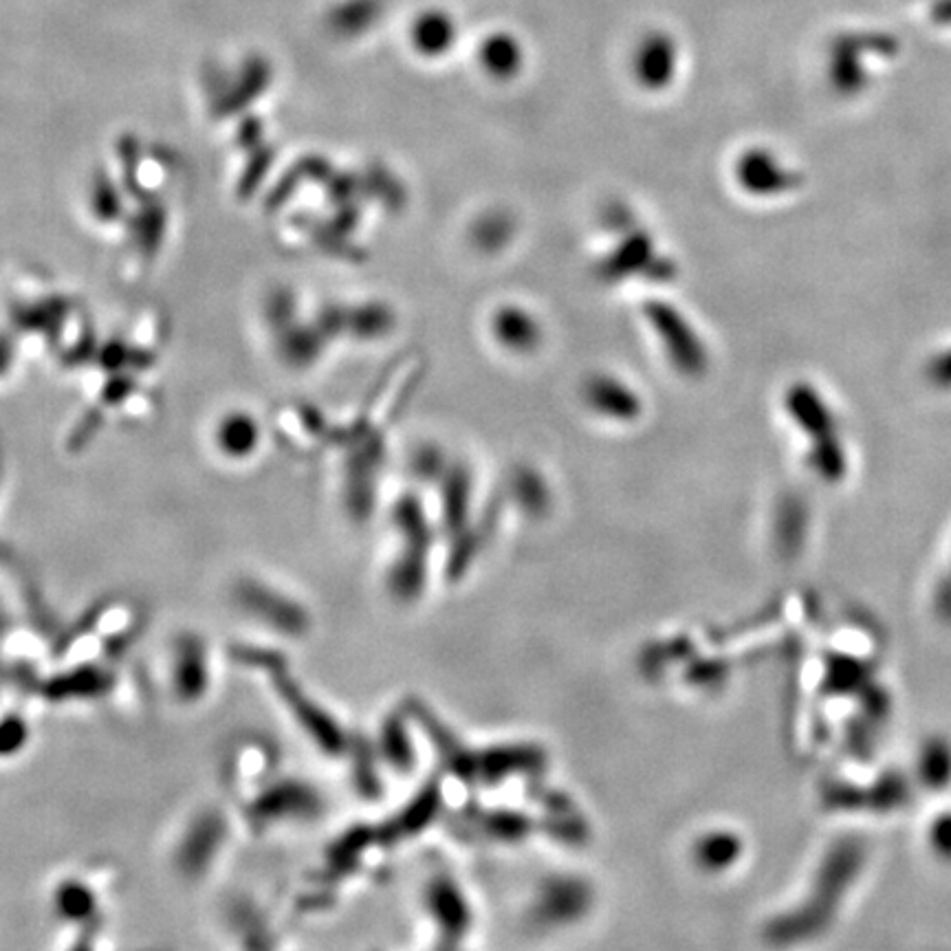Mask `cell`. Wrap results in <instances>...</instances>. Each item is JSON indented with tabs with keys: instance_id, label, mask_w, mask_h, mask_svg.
I'll use <instances>...</instances> for the list:
<instances>
[{
	"instance_id": "1",
	"label": "cell",
	"mask_w": 951,
	"mask_h": 951,
	"mask_svg": "<svg viewBox=\"0 0 951 951\" xmlns=\"http://www.w3.org/2000/svg\"><path fill=\"white\" fill-rule=\"evenodd\" d=\"M454 31H456V25L447 12L430 10L417 18L413 36H415L417 47L423 53L436 55V53H443L452 45Z\"/></svg>"
},
{
	"instance_id": "2",
	"label": "cell",
	"mask_w": 951,
	"mask_h": 951,
	"mask_svg": "<svg viewBox=\"0 0 951 951\" xmlns=\"http://www.w3.org/2000/svg\"><path fill=\"white\" fill-rule=\"evenodd\" d=\"M674 45L663 34H650V38H646V42L639 47L637 55V64L648 83H661V79H665L668 73L674 71Z\"/></svg>"
},
{
	"instance_id": "3",
	"label": "cell",
	"mask_w": 951,
	"mask_h": 951,
	"mask_svg": "<svg viewBox=\"0 0 951 951\" xmlns=\"http://www.w3.org/2000/svg\"><path fill=\"white\" fill-rule=\"evenodd\" d=\"M918 773L927 786H944L951 779V747L940 738H931L921 751Z\"/></svg>"
},
{
	"instance_id": "4",
	"label": "cell",
	"mask_w": 951,
	"mask_h": 951,
	"mask_svg": "<svg viewBox=\"0 0 951 951\" xmlns=\"http://www.w3.org/2000/svg\"><path fill=\"white\" fill-rule=\"evenodd\" d=\"M483 62L492 73L509 75L516 71V66L520 62V49H518L513 38L494 36L483 47Z\"/></svg>"
},
{
	"instance_id": "5",
	"label": "cell",
	"mask_w": 951,
	"mask_h": 951,
	"mask_svg": "<svg viewBox=\"0 0 951 951\" xmlns=\"http://www.w3.org/2000/svg\"><path fill=\"white\" fill-rule=\"evenodd\" d=\"M929 846L944 859H951V815H942L929 826Z\"/></svg>"
}]
</instances>
